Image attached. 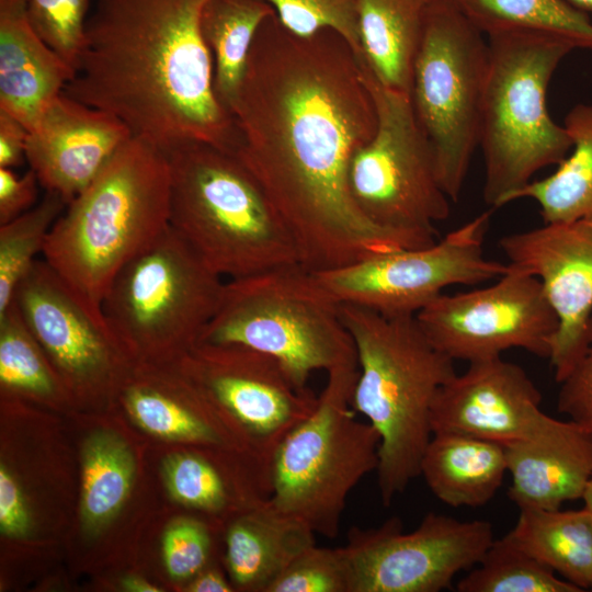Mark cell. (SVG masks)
<instances>
[{
	"label": "cell",
	"mask_w": 592,
	"mask_h": 592,
	"mask_svg": "<svg viewBox=\"0 0 592 592\" xmlns=\"http://www.w3.org/2000/svg\"><path fill=\"white\" fill-rule=\"evenodd\" d=\"M132 137L115 115L62 92L30 128L26 161L39 184L68 204Z\"/></svg>",
	"instance_id": "obj_19"
},
{
	"label": "cell",
	"mask_w": 592,
	"mask_h": 592,
	"mask_svg": "<svg viewBox=\"0 0 592 592\" xmlns=\"http://www.w3.org/2000/svg\"><path fill=\"white\" fill-rule=\"evenodd\" d=\"M342 316L358 366L352 407L379 435L377 481L388 506L420 476L433 436V402L457 373L454 360L431 343L415 316H388L351 304H342Z\"/></svg>",
	"instance_id": "obj_4"
},
{
	"label": "cell",
	"mask_w": 592,
	"mask_h": 592,
	"mask_svg": "<svg viewBox=\"0 0 592 592\" xmlns=\"http://www.w3.org/2000/svg\"><path fill=\"white\" fill-rule=\"evenodd\" d=\"M187 377L272 464L282 441L314 411L318 397L298 388L273 357L237 345L196 344Z\"/></svg>",
	"instance_id": "obj_15"
},
{
	"label": "cell",
	"mask_w": 592,
	"mask_h": 592,
	"mask_svg": "<svg viewBox=\"0 0 592 592\" xmlns=\"http://www.w3.org/2000/svg\"><path fill=\"white\" fill-rule=\"evenodd\" d=\"M504 447L508 497L520 510H557L583 498L592 478V442L576 422L546 414L530 435Z\"/></svg>",
	"instance_id": "obj_20"
},
{
	"label": "cell",
	"mask_w": 592,
	"mask_h": 592,
	"mask_svg": "<svg viewBox=\"0 0 592 592\" xmlns=\"http://www.w3.org/2000/svg\"><path fill=\"white\" fill-rule=\"evenodd\" d=\"M509 264L537 277L558 319L549 361L561 383L582 356L592 317V218L506 235Z\"/></svg>",
	"instance_id": "obj_16"
},
{
	"label": "cell",
	"mask_w": 592,
	"mask_h": 592,
	"mask_svg": "<svg viewBox=\"0 0 592 592\" xmlns=\"http://www.w3.org/2000/svg\"><path fill=\"white\" fill-rule=\"evenodd\" d=\"M123 401L136 424L156 437L215 448L238 446L264 459L236 423L203 391L192 403L169 394L151 380L141 379L125 386Z\"/></svg>",
	"instance_id": "obj_24"
},
{
	"label": "cell",
	"mask_w": 592,
	"mask_h": 592,
	"mask_svg": "<svg viewBox=\"0 0 592 592\" xmlns=\"http://www.w3.org/2000/svg\"><path fill=\"white\" fill-rule=\"evenodd\" d=\"M491 212H485L422 248L397 249L315 272L341 304L388 316H415L451 285H477L499 278L509 264L483 254Z\"/></svg>",
	"instance_id": "obj_12"
},
{
	"label": "cell",
	"mask_w": 592,
	"mask_h": 592,
	"mask_svg": "<svg viewBox=\"0 0 592 592\" xmlns=\"http://www.w3.org/2000/svg\"><path fill=\"white\" fill-rule=\"evenodd\" d=\"M559 384L558 410L576 422L592 442V317L584 352Z\"/></svg>",
	"instance_id": "obj_39"
},
{
	"label": "cell",
	"mask_w": 592,
	"mask_h": 592,
	"mask_svg": "<svg viewBox=\"0 0 592 592\" xmlns=\"http://www.w3.org/2000/svg\"><path fill=\"white\" fill-rule=\"evenodd\" d=\"M225 565L234 588L266 592L304 549L316 544L305 524L262 501L232 517L225 531Z\"/></svg>",
	"instance_id": "obj_22"
},
{
	"label": "cell",
	"mask_w": 592,
	"mask_h": 592,
	"mask_svg": "<svg viewBox=\"0 0 592 592\" xmlns=\"http://www.w3.org/2000/svg\"><path fill=\"white\" fill-rule=\"evenodd\" d=\"M357 374V364L327 373L314 411L271 464L272 505L327 538L338 536L349 494L379 462V435L352 407Z\"/></svg>",
	"instance_id": "obj_8"
},
{
	"label": "cell",
	"mask_w": 592,
	"mask_h": 592,
	"mask_svg": "<svg viewBox=\"0 0 592 592\" xmlns=\"http://www.w3.org/2000/svg\"><path fill=\"white\" fill-rule=\"evenodd\" d=\"M431 0H358L362 57L386 88L411 95L413 65Z\"/></svg>",
	"instance_id": "obj_25"
},
{
	"label": "cell",
	"mask_w": 592,
	"mask_h": 592,
	"mask_svg": "<svg viewBox=\"0 0 592 592\" xmlns=\"http://www.w3.org/2000/svg\"><path fill=\"white\" fill-rule=\"evenodd\" d=\"M415 317L436 349L468 363L499 357L510 349L549 358L558 330L539 280L510 264L494 284L442 293Z\"/></svg>",
	"instance_id": "obj_14"
},
{
	"label": "cell",
	"mask_w": 592,
	"mask_h": 592,
	"mask_svg": "<svg viewBox=\"0 0 592 592\" xmlns=\"http://www.w3.org/2000/svg\"><path fill=\"white\" fill-rule=\"evenodd\" d=\"M582 500L584 505L592 510V478L585 489Z\"/></svg>",
	"instance_id": "obj_46"
},
{
	"label": "cell",
	"mask_w": 592,
	"mask_h": 592,
	"mask_svg": "<svg viewBox=\"0 0 592 592\" xmlns=\"http://www.w3.org/2000/svg\"><path fill=\"white\" fill-rule=\"evenodd\" d=\"M563 126L572 140V153L553 174L532 180L510 198L535 201L544 224L592 218V105H574Z\"/></svg>",
	"instance_id": "obj_27"
},
{
	"label": "cell",
	"mask_w": 592,
	"mask_h": 592,
	"mask_svg": "<svg viewBox=\"0 0 592 592\" xmlns=\"http://www.w3.org/2000/svg\"><path fill=\"white\" fill-rule=\"evenodd\" d=\"M506 471L503 445L455 433L433 434L420 468L431 492L453 508L488 503Z\"/></svg>",
	"instance_id": "obj_23"
},
{
	"label": "cell",
	"mask_w": 592,
	"mask_h": 592,
	"mask_svg": "<svg viewBox=\"0 0 592 592\" xmlns=\"http://www.w3.org/2000/svg\"><path fill=\"white\" fill-rule=\"evenodd\" d=\"M478 31L543 34L592 50V16L566 0H447Z\"/></svg>",
	"instance_id": "obj_30"
},
{
	"label": "cell",
	"mask_w": 592,
	"mask_h": 592,
	"mask_svg": "<svg viewBox=\"0 0 592 592\" xmlns=\"http://www.w3.org/2000/svg\"><path fill=\"white\" fill-rule=\"evenodd\" d=\"M225 282L169 225L114 277L102 315L122 348L186 355L215 314Z\"/></svg>",
	"instance_id": "obj_9"
},
{
	"label": "cell",
	"mask_w": 592,
	"mask_h": 592,
	"mask_svg": "<svg viewBox=\"0 0 592 592\" xmlns=\"http://www.w3.org/2000/svg\"><path fill=\"white\" fill-rule=\"evenodd\" d=\"M590 591H592V587H591Z\"/></svg>",
	"instance_id": "obj_47"
},
{
	"label": "cell",
	"mask_w": 592,
	"mask_h": 592,
	"mask_svg": "<svg viewBox=\"0 0 592 592\" xmlns=\"http://www.w3.org/2000/svg\"><path fill=\"white\" fill-rule=\"evenodd\" d=\"M31 515L23 492L4 464L0 466V532L13 538L25 537Z\"/></svg>",
	"instance_id": "obj_41"
},
{
	"label": "cell",
	"mask_w": 592,
	"mask_h": 592,
	"mask_svg": "<svg viewBox=\"0 0 592 592\" xmlns=\"http://www.w3.org/2000/svg\"><path fill=\"white\" fill-rule=\"evenodd\" d=\"M197 344L264 353L301 389L317 371L357 364L342 304L300 263L227 280Z\"/></svg>",
	"instance_id": "obj_6"
},
{
	"label": "cell",
	"mask_w": 592,
	"mask_h": 592,
	"mask_svg": "<svg viewBox=\"0 0 592 592\" xmlns=\"http://www.w3.org/2000/svg\"><path fill=\"white\" fill-rule=\"evenodd\" d=\"M92 0H25L37 34L75 70L84 43Z\"/></svg>",
	"instance_id": "obj_36"
},
{
	"label": "cell",
	"mask_w": 592,
	"mask_h": 592,
	"mask_svg": "<svg viewBox=\"0 0 592 592\" xmlns=\"http://www.w3.org/2000/svg\"><path fill=\"white\" fill-rule=\"evenodd\" d=\"M169 205L166 152L133 136L55 221L43 259L96 322L107 327L102 303L117 273L168 229Z\"/></svg>",
	"instance_id": "obj_3"
},
{
	"label": "cell",
	"mask_w": 592,
	"mask_h": 592,
	"mask_svg": "<svg viewBox=\"0 0 592 592\" xmlns=\"http://www.w3.org/2000/svg\"><path fill=\"white\" fill-rule=\"evenodd\" d=\"M39 181L30 169L22 177L12 169L0 168V225H3L36 204Z\"/></svg>",
	"instance_id": "obj_40"
},
{
	"label": "cell",
	"mask_w": 592,
	"mask_h": 592,
	"mask_svg": "<svg viewBox=\"0 0 592 592\" xmlns=\"http://www.w3.org/2000/svg\"><path fill=\"white\" fill-rule=\"evenodd\" d=\"M81 469L80 522L83 533L94 537L126 502L136 476V460L121 435L100 429L82 444Z\"/></svg>",
	"instance_id": "obj_28"
},
{
	"label": "cell",
	"mask_w": 592,
	"mask_h": 592,
	"mask_svg": "<svg viewBox=\"0 0 592 592\" xmlns=\"http://www.w3.org/2000/svg\"><path fill=\"white\" fill-rule=\"evenodd\" d=\"M228 112L238 136L234 153L292 234L303 266L318 272L428 246L374 225L351 198L349 164L374 136L377 114L341 35L298 36L276 13L267 18Z\"/></svg>",
	"instance_id": "obj_1"
},
{
	"label": "cell",
	"mask_w": 592,
	"mask_h": 592,
	"mask_svg": "<svg viewBox=\"0 0 592 592\" xmlns=\"http://www.w3.org/2000/svg\"><path fill=\"white\" fill-rule=\"evenodd\" d=\"M491 523L469 522L433 512L403 532L392 516L375 528L352 527L342 546L350 592H439L455 576L479 563L493 543Z\"/></svg>",
	"instance_id": "obj_13"
},
{
	"label": "cell",
	"mask_w": 592,
	"mask_h": 592,
	"mask_svg": "<svg viewBox=\"0 0 592 592\" xmlns=\"http://www.w3.org/2000/svg\"><path fill=\"white\" fill-rule=\"evenodd\" d=\"M169 225L224 280L299 263L294 238L236 153L203 141L163 150Z\"/></svg>",
	"instance_id": "obj_5"
},
{
	"label": "cell",
	"mask_w": 592,
	"mask_h": 592,
	"mask_svg": "<svg viewBox=\"0 0 592 592\" xmlns=\"http://www.w3.org/2000/svg\"><path fill=\"white\" fill-rule=\"evenodd\" d=\"M26 126L4 111H0V168L13 169L26 160Z\"/></svg>",
	"instance_id": "obj_42"
},
{
	"label": "cell",
	"mask_w": 592,
	"mask_h": 592,
	"mask_svg": "<svg viewBox=\"0 0 592 592\" xmlns=\"http://www.w3.org/2000/svg\"><path fill=\"white\" fill-rule=\"evenodd\" d=\"M273 14L266 0L205 2L201 33L213 59L216 96L227 111L242 80L254 37Z\"/></svg>",
	"instance_id": "obj_29"
},
{
	"label": "cell",
	"mask_w": 592,
	"mask_h": 592,
	"mask_svg": "<svg viewBox=\"0 0 592 592\" xmlns=\"http://www.w3.org/2000/svg\"><path fill=\"white\" fill-rule=\"evenodd\" d=\"M162 476L169 496L179 504L209 515L225 514L230 508H249L270 499V494L253 487L237 482H258L260 480L234 481L224 473L217 460L201 452H178L168 455L162 462Z\"/></svg>",
	"instance_id": "obj_31"
},
{
	"label": "cell",
	"mask_w": 592,
	"mask_h": 592,
	"mask_svg": "<svg viewBox=\"0 0 592 592\" xmlns=\"http://www.w3.org/2000/svg\"><path fill=\"white\" fill-rule=\"evenodd\" d=\"M488 41L447 0H431L413 65L411 101L441 187L457 201L479 128Z\"/></svg>",
	"instance_id": "obj_10"
},
{
	"label": "cell",
	"mask_w": 592,
	"mask_h": 592,
	"mask_svg": "<svg viewBox=\"0 0 592 592\" xmlns=\"http://www.w3.org/2000/svg\"><path fill=\"white\" fill-rule=\"evenodd\" d=\"M514 543L582 591L592 587V510L521 509Z\"/></svg>",
	"instance_id": "obj_26"
},
{
	"label": "cell",
	"mask_w": 592,
	"mask_h": 592,
	"mask_svg": "<svg viewBox=\"0 0 592 592\" xmlns=\"http://www.w3.org/2000/svg\"><path fill=\"white\" fill-rule=\"evenodd\" d=\"M266 592H350V574L342 547L316 544L299 553Z\"/></svg>",
	"instance_id": "obj_37"
},
{
	"label": "cell",
	"mask_w": 592,
	"mask_h": 592,
	"mask_svg": "<svg viewBox=\"0 0 592 592\" xmlns=\"http://www.w3.org/2000/svg\"><path fill=\"white\" fill-rule=\"evenodd\" d=\"M50 362L12 303L0 314V383L8 390L39 398L59 392Z\"/></svg>",
	"instance_id": "obj_34"
},
{
	"label": "cell",
	"mask_w": 592,
	"mask_h": 592,
	"mask_svg": "<svg viewBox=\"0 0 592 592\" xmlns=\"http://www.w3.org/2000/svg\"><path fill=\"white\" fill-rule=\"evenodd\" d=\"M357 61L375 103L377 125L372 139L351 158V198L374 225L432 244L434 224L448 218L451 200L440 185L411 95L386 88L363 60Z\"/></svg>",
	"instance_id": "obj_11"
},
{
	"label": "cell",
	"mask_w": 592,
	"mask_h": 592,
	"mask_svg": "<svg viewBox=\"0 0 592 592\" xmlns=\"http://www.w3.org/2000/svg\"><path fill=\"white\" fill-rule=\"evenodd\" d=\"M488 38V71L481 106L479 147L485 159L483 200L493 207L559 164L572 140L549 115V81L573 48L543 34L498 33Z\"/></svg>",
	"instance_id": "obj_7"
},
{
	"label": "cell",
	"mask_w": 592,
	"mask_h": 592,
	"mask_svg": "<svg viewBox=\"0 0 592 592\" xmlns=\"http://www.w3.org/2000/svg\"><path fill=\"white\" fill-rule=\"evenodd\" d=\"M122 587L129 592H159L156 585L138 576H127L122 580Z\"/></svg>",
	"instance_id": "obj_44"
},
{
	"label": "cell",
	"mask_w": 592,
	"mask_h": 592,
	"mask_svg": "<svg viewBox=\"0 0 592 592\" xmlns=\"http://www.w3.org/2000/svg\"><path fill=\"white\" fill-rule=\"evenodd\" d=\"M542 394L517 364L499 357L469 363L439 390L431 411L433 434L455 433L508 446L542 422Z\"/></svg>",
	"instance_id": "obj_18"
},
{
	"label": "cell",
	"mask_w": 592,
	"mask_h": 592,
	"mask_svg": "<svg viewBox=\"0 0 592 592\" xmlns=\"http://www.w3.org/2000/svg\"><path fill=\"white\" fill-rule=\"evenodd\" d=\"M458 592H581L504 535L494 539L478 567L456 584Z\"/></svg>",
	"instance_id": "obj_32"
},
{
	"label": "cell",
	"mask_w": 592,
	"mask_h": 592,
	"mask_svg": "<svg viewBox=\"0 0 592 592\" xmlns=\"http://www.w3.org/2000/svg\"><path fill=\"white\" fill-rule=\"evenodd\" d=\"M280 22L298 36L325 30L341 35L356 58L362 57L358 33V0H266Z\"/></svg>",
	"instance_id": "obj_35"
},
{
	"label": "cell",
	"mask_w": 592,
	"mask_h": 592,
	"mask_svg": "<svg viewBox=\"0 0 592 592\" xmlns=\"http://www.w3.org/2000/svg\"><path fill=\"white\" fill-rule=\"evenodd\" d=\"M66 206L60 195L46 191L30 210L0 225V314L13 303L19 284L37 255L43 254L47 237Z\"/></svg>",
	"instance_id": "obj_33"
},
{
	"label": "cell",
	"mask_w": 592,
	"mask_h": 592,
	"mask_svg": "<svg viewBox=\"0 0 592 592\" xmlns=\"http://www.w3.org/2000/svg\"><path fill=\"white\" fill-rule=\"evenodd\" d=\"M573 8L592 16V0H566Z\"/></svg>",
	"instance_id": "obj_45"
},
{
	"label": "cell",
	"mask_w": 592,
	"mask_h": 592,
	"mask_svg": "<svg viewBox=\"0 0 592 592\" xmlns=\"http://www.w3.org/2000/svg\"><path fill=\"white\" fill-rule=\"evenodd\" d=\"M161 549L172 580H191L210 559L212 537L207 523L191 517L174 520L163 533Z\"/></svg>",
	"instance_id": "obj_38"
},
{
	"label": "cell",
	"mask_w": 592,
	"mask_h": 592,
	"mask_svg": "<svg viewBox=\"0 0 592 592\" xmlns=\"http://www.w3.org/2000/svg\"><path fill=\"white\" fill-rule=\"evenodd\" d=\"M207 0H92L64 93L119 118L161 149L203 141L234 152L237 129L214 90L201 33Z\"/></svg>",
	"instance_id": "obj_2"
},
{
	"label": "cell",
	"mask_w": 592,
	"mask_h": 592,
	"mask_svg": "<svg viewBox=\"0 0 592 592\" xmlns=\"http://www.w3.org/2000/svg\"><path fill=\"white\" fill-rule=\"evenodd\" d=\"M235 588L224 574L209 566H206L194 576L187 585L190 592H231Z\"/></svg>",
	"instance_id": "obj_43"
},
{
	"label": "cell",
	"mask_w": 592,
	"mask_h": 592,
	"mask_svg": "<svg viewBox=\"0 0 592 592\" xmlns=\"http://www.w3.org/2000/svg\"><path fill=\"white\" fill-rule=\"evenodd\" d=\"M75 75L32 26L25 0H0V111L30 130Z\"/></svg>",
	"instance_id": "obj_21"
},
{
	"label": "cell",
	"mask_w": 592,
	"mask_h": 592,
	"mask_svg": "<svg viewBox=\"0 0 592 592\" xmlns=\"http://www.w3.org/2000/svg\"><path fill=\"white\" fill-rule=\"evenodd\" d=\"M13 303L62 378L76 387L105 382L122 348L42 258L19 284Z\"/></svg>",
	"instance_id": "obj_17"
}]
</instances>
